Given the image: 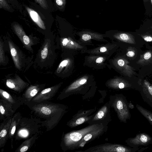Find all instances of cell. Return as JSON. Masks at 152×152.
<instances>
[{"label": "cell", "instance_id": "cell-35", "mask_svg": "<svg viewBox=\"0 0 152 152\" xmlns=\"http://www.w3.org/2000/svg\"><path fill=\"white\" fill-rule=\"evenodd\" d=\"M107 48L104 47H102L100 49V51L102 53L105 52L107 51Z\"/></svg>", "mask_w": 152, "mask_h": 152}, {"label": "cell", "instance_id": "cell-11", "mask_svg": "<svg viewBox=\"0 0 152 152\" xmlns=\"http://www.w3.org/2000/svg\"><path fill=\"white\" fill-rule=\"evenodd\" d=\"M9 44L11 54L12 57L15 64L17 68H20L19 58L16 49L14 48L10 42H9Z\"/></svg>", "mask_w": 152, "mask_h": 152}, {"label": "cell", "instance_id": "cell-16", "mask_svg": "<svg viewBox=\"0 0 152 152\" xmlns=\"http://www.w3.org/2000/svg\"><path fill=\"white\" fill-rule=\"evenodd\" d=\"M40 6L44 9H47L48 6L46 0H35Z\"/></svg>", "mask_w": 152, "mask_h": 152}, {"label": "cell", "instance_id": "cell-37", "mask_svg": "<svg viewBox=\"0 0 152 152\" xmlns=\"http://www.w3.org/2000/svg\"><path fill=\"white\" fill-rule=\"evenodd\" d=\"M15 129H16V127L15 126H14L12 127L11 132V133L12 134H13L15 132Z\"/></svg>", "mask_w": 152, "mask_h": 152}, {"label": "cell", "instance_id": "cell-33", "mask_svg": "<svg viewBox=\"0 0 152 152\" xmlns=\"http://www.w3.org/2000/svg\"><path fill=\"white\" fill-rule=\"evenodd\" d=\"M68 40L67 38H64L62 41V43L63 46H66L68 42Z\"/></svg>", "mask_w": 152, "mask_h": 152}, {"label": "cell", "instance_id": "cell-8", "mask_svg": "<svg viewBox=\"0 0 152 152\" xmlns=\"http://www.w3.org/2000/svg\"><path fill=\"white\" fill-rule=\"evenodd\" d=\"M140 93L143 100L152 107V84L146 80L140 84Z\"/></svg>", "mask_w": 152, "mask_h": 152}, {"label": "cell", "instance_id": "cell-24", "mask_svg": "<svg viewBox=\"0 0 152 152\" xmlns=\"http://www.w3.org/2000/svg\"><path fill=\"white\" fill-rule=\"evenodd\" d=\"M37 90L35 88L33 89L30 93V96L31 97H33L35 96L37 93Z\"/></svg>", "mask_w": 152, "mask_h": 152}, {"label": "cell", "instance_id": "cell-14", "mask_svg": "<svg viewBox=\"0 0 152 152\" xmlns=\"http://www.w3.org/2000/svg\"><path fill=\"white\" fill-rule=\"evenodd\" d=\"M152 57L151 53L150 52H147L141 56L140 58L138 61V63H142L143 62H147L149 61Z\"/></svg>", "mask_w": 152, "mask_h": 152}, {"label": "cell", "instance_id": "cell-3", "mask_svg": "<svg viewBox=\"0 0 152 152\" xmlns=\"http://www.w3.org/2000/svg\"><path fill=\"white\" fill-rule=\"evenodd\" d=\"M138 148L128 147L123 145L106 143L91 147L84 151L76 152H135Z\"/></svg>", "mask_w": 152, "mask_h": 152}, {"label": "cell", "instance_id": "cell-28", "mask_svg": "<svg viewBox=\"0 0 152 152\" xmlns=\"http://www.w3.org/2000/svg\"><path fill=\"white\" fill-rule=\"evenodd\" d=\"M51 90V89L50 88H47L42 91L41 93L42 94H44L50 92Z\"/></svg>", "mask_w": 152, "mask_h": 152}, {"label": "cell", "instance_id": "cell-12", "mask_svg": "<svg viewBox=\"0 0 152 152\" xmlns=\"http://www.w3.org/2000/svg\"><path fill=\"white\" fill-rule=\"evenodd\" d=\"M119 38L121 40L127 43L131 44H135L134 37L131 34L121 33L119 35Z\"/></svg>", "mask_w": 152, "mask_h": 152}, {"label": "cell", "instance_id": "cell-34", "mask_svg": "<svg viewBox=\"0 0 152 152\" xmlns=\"http://www.w3.org/2000/svg\"><path fill=\"white\" fill-rule=\"evenodd\" d=\"M20 134L23 136L25 137L27 135V132L26 130H22L20 132Z\"/></svg>", "mask_w": 152, "mask_h": 152}, {"label": "cell", "instance_id": "cell-39", "mask_svg": "<svg viewBox=\"0 0 152 152\" xmlns=\"http://www.w3.org/2000/svg\"><path fill=\"white\" fill-rule=\"evenodd\" d=\"M148 0H143L144 2H146L148 1Z\"/></svg>", "mask_w": 152, "mask_h": 152}, {"label": "cell", "instance_id": "cell-25", "mask_svg": "<svg viewBox=\"0 0 152 152\" xmlns=\"http://www.w3.org/2000/svg\"><path fill=\"white\" fill-rule=\"evenodd\" d=\"M7 134V131L5 129H3L0 133V136L1 138L4 137Z\"/></svg>", "mask_w": 152, "mask_h": 152}, {"label": "cell", "instance_id": "cell-7", "mask_svg": "<svg viewBox=\"0 0 152 152\" xmlns=\"http://www.w3.org/2000/svg\"><path fill=\"white\" fill-rule=\"evenodd\" d=\"M125 142L130 147L138 148L139 146H145L152 144V137L145 133H141L137 134L134 137L128 138Z\"/></svg>", "mask_w": 152, "mask_h": 152}, {"label": "cell", "instance_id": "cell-6", "mask_svg": "<svg viewBox=\"0 0 152 152\" xmlns=\"http://www.w3.org/2000/svg\"><path fill=\"white\" fill-rule=\"evenodd\" d=\"M108 126L102 125L86 134L82 139L72 148V150L83 147L87 144L99 138L106 132Z\"/></svg>", "mask_w": 152, "mask_h": 152}, {"label": "cell", "instance_id": "cell-15", "mask_svg": "<svg viewBox=\"0 0 152 152\" xmlns=\"http://www.w3.org/2000/svg\"><path fill=\"white\" fill-rule=\"evenodd\" d=\"M0 7L7 10L10 11L11 8L9 5L6 0H0Z\"/></svg>", "mask_w": 152, "mask_h": 152}, {"label": "cell", "instance_id": "cell-40", "mask_svg": "<svg viewBox=\"0 0 152 152\" xmlns=\"http://www.w3.org/2000/svg\"><path fill=\"white\" fill-rule=\"evenodd\" d=\"M151 4L152 5V0H151Z\"/></svg>", "mask_w": 152, "mask_h": 152}, {"label": "cell", "instance_id": "cell-30", "mask_svg": "<svg viewBox=\"0 0 152 152\" xmlns=\"http://www.w3.org/2000/svg\"><path fill=\"white\" fill-rule=\"evenodd\" d=\"M0 112L1 113L2 115L4 114L5 113V109L4 107L1 105L0 106Z\"/></svg>", "mask_w": 152, "mask_h": 152}, {"label": "cell", "instance_id": "cell-19", "mask_svg": "<svg viewBox=\"0 0 152 152\" xmlns=\"http://www.w3.org/2000/svg\"><path fill=\"white\" fill-rule=\"evenodd\" d=\"M23 41L26 45H28L30 42V39L29 37L26 34L23 37Z\"/></svg>", "mask_w": 152, "mask_h": 152}, {"label": "cell", "instance_id": "cell-22", "mask_svg": "<svg viewBox=\"0 0 152 152\" xmlns=\"http://www.w3.org/2000/svg\"><path fill=\"white\" fill-rule=\"evenodd\" d=\"M144 40L146 42H150L152 41V37L150 36H142Z\"/></svg>", "mask_w": 152, "mask_h": 152}, {"label": "cell", "instance_id": "cell-38", "mask_svg": "<svg viewBox=\"0 0 152 152\" xmlns=\"http://www.w3.org/2000/svg\"><path fill=\"white\" fill-rule=\"evenodd\" d=\"M70 43L71 44H72V45H73L74 44V43L72 41H71L70 42Z\"/></svg>", "mask_w": 152, "mask_h": 152}, {"label": "cell", "instance_id": "cell-9", "mask_svg": "<svg viewBox=\"0 0 152 152\" xmlns=\"http://www.w3.org/2000/svg\"><path fill=\"white\" fill-rule=\"evenodd\" d=\"M27 10L33 21L41 28L45 29L44 23L38 14L34 10L28 7H26Z\"/></svg>", "mask_w": 152, "mask_h": 152}, {"label": "cell", "instance_id": "cell-1", "mask_svg": "<svg viewBox=\"0 0 152 152\" xmlns=\"http://www.w3.org/2000/svg\"><path fill=\"white\" fill-rule=\"evenodd\" d=\"M111 107L117 114L120 121L126 123L130 120L131 114L129 110V104L125 96L122 94H117L110 97Z\"/></svg>", "mask_w": 152, "mask_h": 152}, {"label": "cell", "instance_id": "cell-10", "mask_svg": "<svg viewBox=\"0 0 152 152\" xmlns=\"http://www.w3.org/2000/svg\"><path fill=\"white\" fill-rule=\"evenodd\" d=\"M136 107L140 113L152 125V112L138 104H137Z\"/></svg>", "mask_w": 152, "mask_h": 152}, {"label": "cell", "instance_id": "cell-13", "mask_svg": "<svg viewBox=\"0 0 152 152\" xmlns=\"http://www.w3.org/2000/svg\"><path fill=\"white\" fill-rule=\"evenodd\" d=\"M14 30L18 36L23 41V37L26 34L21 27L18 24L13 25Z\"/></svg>", "mask_w": 152, "mask_h": 152}, {"label": "cell", "instance_id": "cell-27", "mask_svg": "<svg viewBox=\"0 0 152 152\" xmlns=\"http://www.w3.org/2000/svg\"><path fill=\"white\" fill-rule=\"evenodd\" d=\"M125 63L124 61L122 59H120L118 61V64L119 66H123L125 64Z\"/></svg>", "mask_w": 152, "mask_h": 152}, {"label": "cell", "instance_id": "cell-29", "mask_svg": "<svg viewBox=\"0 0 152 152\" xmlns=\"http://www.w3.org/2000/svg\"><path fill=\"white\" fill-rule=\"evenodd\" d=\"M28 149V147L27 146H24L23 147L20 149L21 152H24L26 151Z\"/></svg>", "mask_w": 152, "mask_h": 152}, {"label": "cell", "instance_id": "cell-31", "mask_svg": "<svg viewBox=\"0 0 152 152\" xmlns=\"http://www.w3.org/2000/svg\"><path fill=\"white\" fill-rule=\"evenodd\" d=\"M103 58L102 57L98 58L96 60V62L98 63H100L102 62L103 61Z\"/></svg>", "mask_w": 152, "mask_h": 152}, {"label": "cell", "instance_id": "cell-4", "mask_svg": "<svg viewBox=\"0 0 152 152\" xmlns=\"http://www.w3.org/2000/svg\"><path fill=\"white\" fill-rule=\"evenodd\" d=\"M111 107V104L109 101L94 113L92 117L87 124L89 125L99 124L107 126L112 120L110 114Z\"/></svg>", "mask_w": 152, "mask_h": 152}, {"label": "cell", "instance_id": "cell-20", "mask_svg": "<svg viewBox=\"0 0 152 152\" xmlns=\"http://www.w3.org/2000/svg\"><path fill=\"white\" fill-rule=\"evenodd\" d=\"M68 61L67 60H64L62 61L60 64L57 71L59 70L60 68L66 66L68 64Z\"/></svg>", "mask_w": 152, "mask_h": 152}, {"label": "cell", "instance_id": "cell-21", "mask_svg": "<svg viewBox=\"0 0 152 152\" xmlns=\"http://www.w3.org/2000/svg\"><path fill=\"white\" fill-rule=\"evenodd\" d=\"M0 92L2 94L3 96L6 99H9L10 98V95L6 91H4L1 89Z\"/></svg>", "mask_w": 152, "mask_h": 152}, {"label": "cell", "instance_id": "cell-17", "mask_svg": "<svg viewBox=\"0 0 152 152\" xmlns=\"http://www.w3.org/2000/svg\"><path fill=\"white\" fill-rule=\"evenodd\" d=\"M41 56L42 58L44 59L48 55V49L47 47H45L43 50L41 51Z\"/></svg>", "mask_w": 152, "mask_h": 152}, {"label": "cell", "instance_id": "cell-32", "mask_svg": "<svg viewBox=\"0 0 152 152\" xmlns=\"http://www.w3.org/2000/svg\"><path fill=\"white\" fill-rule=\"evenodd\" d=\"M57 4L59 6H61L63 4V1L62 0H55Z\"/></svg>", "mask_w": 152, "mask_h": 152}, {"label": "cell", "instance_id": "cell-18", "mask_svg": "<svg viewBox=\"0 0 152 152\" xmlns=\"http://www.w3.org/2000/svg\"><path fill=\"white\" fill-rule=\"evenodd\" d=\"M41 111L43 114L45 115H49L51 113V110L50 109L45 107H44L42 108Z\"/></svg>", "mask_w": 152, "mask_h": 152}, {"label": "cell", "instance_id": "cell-2", "mask_svg": "<svg viewBox=\"0 0 152 152\" xmlns=\"http://www.w3.org/2000/svg\"><path fill=\"white\" fill-rule=\"evenodd\" d=\"M103 124H93L80 130H74L65 134L63 143L66 150H72L87 133L100 127Z\"/></svg>", "mask_w": 152, "mask_h": 152}, {"label": "cell", "instance_id": "cell-23", "mask_svg": "<svg viewBox=\"0 0 152 152\" xmlns=\"http://www.w3.org/2000/svg\"><path fill=\"white\" fill-rule=\"evenodd\" d=\"M82 38L84 41H87L91 38V36L88 34H84L82 36Z\"/></svg>", "mask_w": 152, "mask_h": 152}, {"label": "cell", "instance_id": "cell-41", "mask_svg": "<svg viewBox=\"0 0 152 152\" xmlns=\"http://www.w3.org/2000/svg\"><path fill=\"white\" fill-rule=\"evenodd\" d=\"M11 0V1H12V0Z\"/></svg>", "mask_w": 152, "mask_h": 152}, {"label": "cell", "instance_id": "cell-36", "mask_svg": "<svg viewBox=\"0 0 152 152\" xmlns=\"http://www.w3.org/2000/svg\"><path fill=\"white\" fill-rule=\"evenodd\" d=\"M87 80L86 79H84L81 80L79 82V83L81 85H83L85 84Z\"/></svg>", "mask_w": 152, "mask_h": 152}, {"label": "cell", "instance_id": "cell-26", "mask_svg": "<svg viewBox=\"0 0 152 152\" xmlns=\"http://www.w3.org/2000/svg\"><path fill=\"white\" fill-rule=\"evenodd\" d=\"M135 55L134 52L132 51H129L128 52L126 53L127 56L129 57H132L134 56Z\"/></svg>", "mask_w": 152, "mask_h": 152}, {"label": "cell", "instance_id": "cell-5", "mask_svg": "<svg viewBox=\"0 0 152 152\" xmlns=\"http://www.w3.org/2000/svg\"><path fill=\"white\" fill-rule=\"evenodd\" d=\"M96 108L87 110H80L74 115L72 118L67 123L68 126L74 128L82 124L87 123L92 117Z\"/></svg>", "mask_w": 152, "mask_h": 152}]
</instances>
